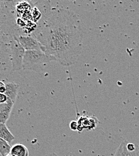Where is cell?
I'll return each mask as SVG.
<instances>
[{
	"label": "cell",
	"mask_w": 139,
	"mask_h": 156,
	"mask_svg": "<svg viewBox=\"0 0 139 156\" xmlns=\"http://www.w3.org/2000/svg\"><path fill=\"white\" fill-rule=\"evenodd\" d=\"M43 52L63 66H71L82 50L83 33L79 16L64 8L51 9L33 34Z\"/></svg>",
	"instance_id": "6da1fadb"
},
{
	"label": "cell",
	"mask_w": 139,
	"mask_h": 156,
	"mask_svg": "<svg viewBox=\"0 0 139 156\" xmlns=\"http://www.w3.org/2000/svg\"><path fill=\"white\" fill-rule=\"evenodd\" d=\"M52 61H57L55 58L42 51H26L22 67L25 70L40 72L45 65Z\"/></svg>",
	"instance_id": "7a4b0ae2"
},
{
	"label": "cell",
	"mask_w": 139,
	"mask_h": 156,
	"mask_svg": "<svg viewBox=\"0 0 139 156\" xmlns=\"http://www.w3.org/2000/svg\"><path fill=\"white\" fill-rule=\"evenodd\" d=\"M10 60L12 62V71L20 70L23 69L22 64L25 50L21 45L16 36L10 41Z\"/></svg>",
	"instance_id": "3957f363"
},
{
	"label": "cell",
	"mask_w": 139,
	"mask_h": 156,
	"mask_svg": "<svg viewBox=\"0 0 139 156\" xmlns=\"http://www.w3.org/2000/svg\"><path fill=\"white\" fill-rule=\"evenodd\" d=\"M113 156H139V146L124 140L119 145Z\"/></svg>",
	"instance_id": "277c9868"
},
{
	"label": "cell",
	"mask_w": 139,
	"mask_h": 156,
	"mask_svg": "<svg viewBox=\"0 0 139 156\" xmlns=\"http://www.w3.org/2000/svg\"><path fill=\"white\" fill-rule=\"evenodd\" d=\"M25 51H42L43 48L39 40L31 36L19 35L16 36Z\"/></svg>",
	"instance_id": "5b68a950"
},
{
	"label": "cell",
	"mask_w": 139,
	"mask_h": 156,
	"mask_svg": "<svg viewBox=\"0 0 139 156\" xmlns=\"http://www.w3.org/2000/svg\"><path fill=\"white\" fill-rule=\"evenodd\" d=\"M79 124L78 132H82L84 129L89 131L94 130L97 127L99 121L98 119L94 116L91 117L81 116L78 120Z\"/></svg>",
	"instance_id": "8992f818"
},
{
	"label": "cell",
	"mask_w": 139,
	"mask_h": 156,
	"mask_svg": "<svg viewBox=\"0 0 139 156\" xmlns=\"http://www.w3.org/2000/svg\"><path fill=\"white\" fill-rule=\"evenodd\" d=\"M14 104L15 103L9 98L7 99L6 102L0 104V123L5 124L8 121Z\"/></svg>",
	"instance_id": "52a82bcc"
},
{
	"label": "cell",
	"mask_w": 139,
	"mask_h": 156,
	"mask_svg": "<svg viewBox=\"0 0 139 156\" xmlns=\"http://www.w3.org/2000/svg\"><path fill=\"white\" fill-rule=\"evenodd\" d=\"M5 88L6 91L5 94L8 98L10 99L15 103L18 94L19 85L13 82H8L5 83Z\"/></svg>",
	"instance_id": "ba28073f"
},
{
	"label": "cell",
	"mask_w": 139,
	"mask_h": 156,
	"mask_svg": "<svg viewBox=\"0 0 139 156\" xmlns=\"http://www.w3.org/2000/svg\"><path fill=\"white\" fill-rule=\"evenodd\" d=\"M9 155L11 156H29V150L23 144L18 143L12 147Z\"/></svg>",
	"instance_id": "9c48e42d"
},
{
	"label": "cell",
	"mask_w": 139,
	"mask_h": 156,
	"mask_svg": "<svg viewBox=\"0 0 139 156\" xmlns=\"http://www.w3.org/2000/svg\"><path fill=\"white\" fill-rule=\"evenodd\" d=\"M0 138L5 140L10 144L15 139V136L7 128L5 124L0 123Z\"/></svg>",
	"instance_id": "30bf717a"
},
{
	"label": "cell",
	"mask_w": 139,
	"mask_h": 156,
	"mask_svg": "<svg viewBox=\"0 0 139 156\" xmlns=\"http://www.w3.org/2000/svg\"><path fill=\"white\" fill-rule=\"evenodd\" d=\"M11 145L5 140L0 138V154L2 156L9 155L11 149Z\"/></svg>",
	"instance_id": "8fae6325"
},
{
	"label": "cell",
	"mask_w": 139,
	"mask_h": 156,
	"mask_svg": "<svg viewBox=\"0 0 139 156\" xmlns=\"http://www.w3.org/2000/svg\"><path fill=\"white\" fill-rule=\"evenodd\" d=\"M79 124L76 121H71L70 123V128L73 131H78Z\"/></svg>",
	"instance_id": "7c38bea8"
},
{
	"label": "cell",
	"mask_w": 139,
	"mask_h": 156,
	"mask_svg": "<svg viewBox=\"0 0 139 156\" xmlns=\"http://www.w3.org/2000/svg\"><path fill=\"white\" fill-rule=\"evenodd\" d=\"M5 91H6L5 83H4L2 81H0V93L5 94Z\"/></svg>",
	"instance_id": "4fadbf2b"
},
{
	"label": "cell",
	"mask_w": 139,
	"mask_h": 156,
	"mask_svg": "<svg viewBox=\"0 0 139 156\" xmlns=\"http://www.w3.org/2000/svg\"><path fill=\"white\" fill-rule=\"evenodd\" d=\"M8 98L5 94L0 93V104H2L7 101Z\"/></svg>",
	"instance_id": "5bb4252c"
},
{
	"label": "cell",
	"mask_w": 139,
	"mask_h": 156,
	"mask_svg": "<svg viewBox=\"0 0 139 156\" xmlns=\"http://www.w3.org/2000/svg\"><path fill=\"white\" fill-rule=\"evenodd\" d=\"M45 156H58L57 154H55V153H49L47 154H46Z\"/></svg>",
	"instance_id": "9a60e30c"
},
{
	"label": "cell",
	"mask_w": 139,
	"mask_h": 156,
	"mask_svg": "<svg viewBox=\"0 0 139 156\" xmlns=\"http://www.w3.org/2000/svg\"><path fill=\"white\" fill-rule=\"evenodd\" d=\"M10 156V155H8V156Z\"/></svg>",
	"instance_id": "2e32d148"
}]
</instances>
